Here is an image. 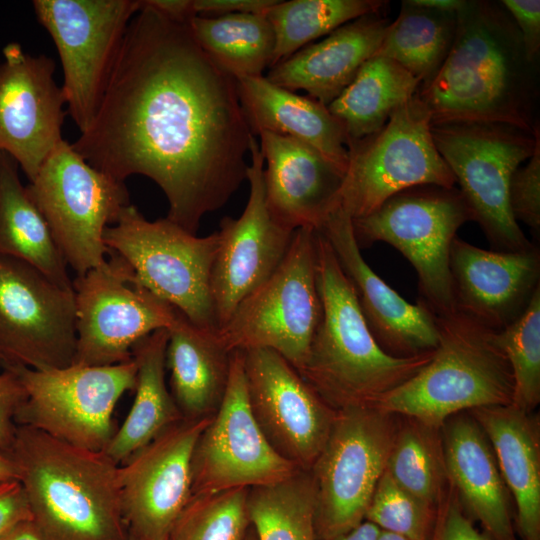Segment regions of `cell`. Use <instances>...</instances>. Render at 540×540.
<instances>
[{
	"label": "cell",
	"mask_w": 540,
	"mask_h": 540,
	"mask_svg": "<svg viewBox=\"0 0 540 540\" xmlns=\"http://www.w3.org/2000/svg\"><path fill=\"white\" fill-rule=\"evenodd\" d=\"M429 540H490L475 528L449 484L440 501Z\"/></svg>",
	"instance_id": "42"
},
{
	"label": "cell",
	"mask_w": 540,
	"mask_h": 540,
	"mask_svg": "<svg viewBox=\"0 0 540 540\" xmlns=\"http://www.w3.org/2000/svg\"><path fill=\"white\" fill-rule=\"evenodd\" d=\"M456 310L500 331L526 310L540 287V250H485L457 236L450 249Z\"/></svg>",
	"instance_id": "23"
},
{
	"label": "cell",
	"mask_w": 540,
	"mask_h": 540,
	"mask_svg": "<svg viewBox=\"0 0 540 540\" xmlns=\"http://www.w3.org/2000/svg\"><path fill=\"white\" fill-rule=\"evenodd\" d=\"M2 54L0 152L10 155L31 182L64 140L66 100L54 79L52 58L32 56L15 42L8 43Z\"/></svg>",
	"instance_id": "21"
},
{
	"label": "cell",
	"mask_w": 540,
	"mask_h": 540,
	"mask_svg": "<svg viewBox=\"0 0 540 540\" xmlns=\"http://www.w3.org/2000/svg\"><path fill=\"white\" fill-rule=\"evenodd\" d=\"M14 371L26 397L16 414L18 426L40 430L80 448L104 452L113 434L112 415L121 396L136 386L133 358L109 366Z\"/></svg>",
	"instance_id": "13"
},
{
	"label": "cell",
	"mask_w": 540,
	"mask_h": 540,
	"mask_svg": "<svg viewBox=\"0 0 540 540\" xmlns=\"http://www.w3.org/2000/svg\"><path fill=\"white\" fill-rule=\"evenodd\" d=\"M316 250L322 317L299 374L336 411L375 407L385 394L419 372L434 350L408 357L385 352L368 328L328 240L318 230Z\"/></svg>",
	"instance_id": "4"
},
{
	"label": "cell",
	"mask_w": 540,
	"mask_h": 540,
	"mask_svg": "<svg viewBox=\"0 0 540 540\" xmlns=\"http://www.w3.org/2000/svg\"><path fill=\"white\" fill-rule=\"evenodd\" d=\"M167 330L169 389L182 417L213 416L226 392L232 352L216 332L195 326L179 310Z\"/></svg>",
	"instance_id": "29"
},
{
	"label": "cell",
	"mask_w": 540,
	"mask_h": 540,
	"mask_svg": "<svg viewBox=\"0 0 540 540\" xmlns=\"http://www.w3.org/2000/svg\"><path fill=\"white\" fill-rule=\"evenodd\" d=\"M376 540H409V539L402 537L400 535L393 534V533L380 531Z\"/></svg>",
	"instance_id": "52"
},
{
	"label": "cell",
	"mask_w": 540,
	"mask_h": 540,
	"mask_svg": "<svg viewBox=\"0 0 540 540\" xmlns=\"http://www.w3.org/2000/svg\"><path fill=\"white\" fill-rule=\"evenodd\" d=\"M188 27L208 56L236 80L263 76L271 67L275 37L265 13L196 15Z\"/></svg>",
	"instance_id": "33"
},
{
	"label": "cell",
	"mask_w": 540,
	"mask_h": 540,
	"mask_svg": "<svg viewBox=\"0 0 540 540\" xmlns=\"http://www.w3.org/2000/svg\"><path fill=\"white\" fill-rule=\"evenodd\" d=\"M245 540H256L255 533L252 526H250Z\"/></svg>",
	"instance_id": "53"
},
{
	"label": "cell",
	"mask_w": 540,
	"mask_h": 540,
	"mask_svg": "<svg viewBox=\"0 0 540 540\" xmlns=\"http://www.w3.org/2000/svg\"><path fill=\"white\" fill-rule=\"evenodd\" d=\"M248 401L272 448L301 470H310L325 445L337 411L281 355L244 350Z\"/></svg>",
	"instance_id": "18"
},
{
	"label": "cell",
	"mask_w": 540,
	"mask_h": 540,
	"mask_svg": "<svg viewBox=\"0 0 540 540\" xmlns=\"http://www.w3.org/2000/svg\"><path fill=\"white\" fill-rule=\"evenodd\" d=\"M249 488L191 496L167 540H245L251 526Z\"/></svg>",
	"instance_id": "38"
},
{
	"label": "cell",
	"mask_w": 540,
	"mask_h": 540,
	"mask_svg": "<svg viewBox=\"0 0 540 540\" xmlns=\"http://www.w3.org/2000/svg\"><path fill=\"white\" fill-rule=\"evenodd\" d=\"M10 457L40 540H129L119 465L105 452L18 426Z\"/></svg>",
	"instance_id": "3"
},
{
	"label": "cell",
	"mask_w": 540,
	"mask_h": 540,
	"mask_svg": "<svg viewBox=\"0 0 540 540\" xmlns=\"http://www.w3.org/2000/svg\"><path fill=\"white\" fill-rule=\"evenodd\" d=\"M436 148L451 172L472 217L493 250L531 246L508 203L513 172L529 159L540 141L539 129L486 122L431 124Z\"/></svg>",
	"instance_id": "6"
},
{
	"label": "cell",
	"mask_w": 540,
	"mask_h": 540,
	"mask_svg": "<svg viewBox=\"0 0 540 540\" xmlns=\"http://www.w3.org/2000/svg\"><path fill=\"white\" fill-rule=\"evenodd\" d=\"M436 322L431 360L375 408L441 428L457 413L513 404V375L497 331L457 310L436 316Z\"/></svg>",
	"instance_id": "5"
},
{
	"label": "cell",
	"mask_w": 540,
	"mask_h": 540,
	"mask_svg": "<svg viewBox=\"0 0 540 540\" xmlns=\"http://www.w3.org/2000/svg\"><path fill=\"white\" fill-rule=\"evenodd\" d=\"M494 450L504 482L516 506L521 540H540L539 417L514 405L468 411Z\"/></svg>",
	"instance_id": "28"
},
{
	"label": "cell",
	"mask_w": 540,
	"mask_h": 540,
	"mask_svg": "<svg viewBox=\"0 0 540 540\" xmlns=\"http://www.w3.org/2000/svg\"><path fill=\"white\" fill-rule=\"evenodd\" d=\"M456 28L457 12L437 11L405 0L375 55L398 63L417 78L422 87L441 69L451 50Z\"/></svg>",
	"instance_id": "34"
},
{
	"label": "cell",
	"mask_w": 540,
	"mask_h": 540,
	"mask_svg": "<svg viewBox=\"0 0 540 540\" xmlns=\"http://www.w3.org/2000/svg\"><path fill=\"white\" fill-rule=\"evenodd\" d=\"M33 8L57 48L67 112L82 133L96 114L141 0H35Z\"/></svg>",
	"instance_id": "15"
},
{
	"label": "cell",
	"mask_w": 540,
	"mask_h": 540,
	"mask_svg": "<svg viewBox=\"0 0 540 540\" xmlns=\"http://www.w3.org/2000/svg\"><path fill=\"white\" fill-rule=\"evenodd\" d=\"M299 470L260 430L248 401L243 352L233 351L223 400L193 450L191 496L273 484Z\"/></svg>",
	"instance_id": "17"
},
{
	"label": "cell",
	"mask_w": 540,
	"mask_h": 540,
	"mask_svg": "<svg viewBox=\"0 0 540 540\" xmlns=\"http://www.w3.org/2000/svg\"><path fill=\"white\" fill-rule=\"evenodd\" d=\"M397 416L385 471L404 490L438 507L449 486L441 428Z\"/></svg>",
	"instance_id": "35"
},
{
	"label": "cell",
	"mask_w": 540,
	"mask_h": 540,
	"mask_svg": "<svg viewBox=\"0 0 540 540\" xmlns=\"http://www.w3.org/2000/svg\"><path fill=\"white\" fill-rule=\"evenodd\" d=\"M168 330H155L131 350L137 367L132 406L105 454L118 465L162 431L183 419L166 383Z\"/></svg>",
	"instance_id": "30"
},
{
	"label": "cell",
	"mask_w": 540,
	"mask_h": 540,
	"mask_svg": "<svg viewBox=\"0 0 540 540\" xmlns=\"http://www.w3.org/2000/svg\"><path fill=\"white\" fill-rule=\"evenodd\" d=\"M318 231L328 240L354 288L367 326L382 349L396 357L435 350L436 316L425 304L405 300L370 268L356 241L352 218L338 206Z\"/></svg>",
	"instance_id": "22"
},
{
	"label": "cell",
	"mask_w": 540,
	"mask_h": 540,
	"mask_svg": "<svg viewBox=\"0 0 540 540\" xmlns=\"http://www.w3.org/2000/svg\"><path fill=\"white\" fill-rule=\"evenodd\" d=\"M467 221H472L471 213L456 187L421 185L393 195L369 215L352 219V225L360 248L385 242L411 263L419 302L442 316L456 311L450 249Z\"/></svg>",
	"instance_id": "7"
},
{
	"label": "cell",
	"mask_w": 540,
	"mask_h": 540,
	"mask_svg": "<svg viewBox=\"0 0 540 540\" xmlns=\"http://www.w3.org/2000/svg\"><path fill=\"white\" fill-rule=\"evenodd\" d=\"M252 136L236 79L187 24L141 0L96 114L71 145L116 180H153L168 200L166 218L196 234L247 179Z\"/></svg>",
	"instance_id": "1"
},
{
	"label": "cell",
	"mask_w": 540,
	"mask_h": 540,
	"mask_svg": "<svg viewBox=\"0 0 540 540\" xmlns=\"http://www.w3.org/2000/svg\"><path fill=\"white\" fill-rule=\"evenodd\" d=\"M387 3L383 0H278L265 12L275 37L271 67L340 26L381 12Z\"/></svg>",
	"instance_id": "36"
},
{
	"label": "cell",
	"mask_w": 540,
	"mask_h": 540,
	"mask_svg": "<svg viewBox=\"0 0 540 540\" xmlns=\"http://www.w3.org/2000/svg\"><path fill=\"white\" fill-rule=\"evenodd\" d=\"M4 540H40L31 522L26 521L18 525Z\"/></svg>",
	"instance_id": "50"
},
{
	"label": "cell",
	"mask_w": 540,
	"mask_h": 540,
	"mask_svg": "<svg viewBox=\"0 0 540 540\" xmlns=\"http://www.w3.org/2000/svg\"><path fill=\"white\" fill-rule=\"evenodd\" d=\"M0 256L24 261L58 286L73 289L67 263L19 178V165L0 152Z\"/></svg>",
	"instance_id": "31"
},
{
	"label": "cell",
	"mask_w": 540,
	"mask_h": 540,
	"mask_svg": "<svg viewBox=\"0 0 540 540\" xmlns=\"http://www.w3.org/2000/svg\"><path fill=\"white\" fill-rule=\"evenodd\" d=\"M508 203L516 222L528 226L534 236L540 235V141L524 166L512 174Z\"/></svg>",
	"instance_id": "41"
},
{
	"label": "cell",
	"mask_w": 540,
	"mask_h": 540,
	"mask_svg": "<svg viewBox=\"0 0 540 540\" xmlns=\"http://www.w3.org/2000/svg\"><path fill=\"white\" fill-rule=\"evenodd\" d=\"M247 180L250 193L238 218L220 221L218 249L211 271V296L218 329L237 306L279 267L295 231L278 224L265 200L264 158L256 136L249 148ZM218 331V330H217Z\"/></svg>",
	"instance_id": "19"
},
{
	"label": "cell",
	"mask_w": 540,
	"mask_h": 540,
	"mask_svg": "<svg viewBox=\"0 0 540 540\" xmlns=\"http://www.w3.org/2000/svg\"><path fill=\"white\" fill-rule=\"evenodd\" d=\"M316 261V230H295L279 267L216 332L225 348L270 349L299 372L322 317Z\"/></svg>",
	"instance_id": "9"
},
{
	"label": "cell",
	"mask_w": 540,
	"mask_h": 540,
	"mask_svg": "<svg viewBox=\"0 0 540 540\" xmlns=\"http://www.w3.org/2000/svg\"><path fill=\"white\" fill-rule=\"evenodd\" d=\"M105 261L72 281L76 306L73 364L109 366L132 359V347L168 329L178 309L142 286L130 265L110 250Z\"/></svg>",
	"instance_id": "14"
},
{
	"label": "cell",
	"mask_w": 540,
	"mask_h": 540,
	"mask_svg": "<svg viewBox=\"0 0 540 540\" xmlns=\"http://www.w3.org/2000/svg\"><path fill=\"white\" fill-rule=\"evenodd\" d=\"M26 392L18 375L3 368L0 372V454L10 456L17 435L16 414Z\"/></svg>",
	"instance_id": "43"
},
{
	"label": "cell",
	"mask_w": 540,
	"mask_h": 540,
	"mask_svg": "<svg viewBox=\"0 0 540 540\" xmlns=\"http://www.w3.org/2000/svg\"><path fill=\"white\" fill-rule=\"evenodd\" d=\"M536 63L501 2L464 0L451 50L436 77L418 89L431 124L501 123L534 133Z\"/></svg>",
	"instance_id": "2"
},
{
	"label": "cell",
	"mask_w": 540,
	"mask_h": 540,
	"mask_svg": "<svg viewBox=\"0 0 540 540\" xmlns=\"http://www.w3.org/2000/svg\"><path fill=\"white\" fill-rule=\"evenodd\" d=\"M455 184L433 141L430 114L416 93L392 113L382 129L349 145L339 207L356 219L406 189Z\"/></svg>",
	"instance_id": "12"
},
{
	"label": "cell",
	"mask_w": 540,
	"mask_h": 540,
	"mask_svg": "<svg viewBox=\"0 0 540 540\" xmlns=\"http://www.w3.org/2000/svg\"><path fill=\"white\" fill-rule=\"evenodd\" d=\"M236 85L252 135L267 131L306 143L346 173L349 139L326 105L264 76L237 79Z\"/></svg>",
	"instance_id": "27"
},
{
	"label": "cell",
	"mask_w": 540,
	"mask_h": 540,
	"mask_svg": "<svg viewBox=\"0 0 540 540\" xmlns=\"http://www.w3.org/2000/svg\"><path fill=\"white\" fill-rule=\"evenodd\" d=\"M420 81L395 61L374 55L327 107L352 142L378 132L411 99Z\"/></svg>",
	"instance_id": "32"
},
{
	"label": "cell",
	"mask_w": 540,
	"mask_h": 540,
	"mask_svg": "<svg viewBox=\"0 0 540 540\" xmlns=\"http://www.w3.org/2000/svg\"><path fill=\"white\" fill-rule=\"evenodd\" d=\"M73 289L58 286L30 264L0 256V365L34 370L73 364Z\"/></svg>",
	"instance_id": "16"
},
{
	"label": "cell",
	"mask_w": 540,
	"mask_h": 540,
	"mask_svg": "<svg viewBox=\"0 0 540 540\" xmlns=\"http://www.w3.org/2000/svg\"><path fill=\"white\" fill-rule=\"evenodd\" d=\"M512 371L514 406L532 412L540 402V287L523 314L497 331Z\"/></svg>",
	"instance_id": "39"
},
{
	"label": "cell",
	"mask_w": 540,
	"mask_h": 540,
	"mask_svg": "<svg viewBox=\"0 0 540 540\" xmlns=\"http://www.w3.org/2000/svg\"><path fill=\"white\" fill-rule=\"evenodd\" d=\"M211 418H183L118 466L121 507L130 536L168 537L191 498L192 454Z\"/></svg>",
	"instance_id": "20"
},
{
	"label": "cell",
	"mask_w": 540,
	"mask_h": 540,
	"mask_svg": "<svg viewBox=\"0 0 540 540\" xmlns=\"http://www.w3.org/2000/svg\"><path fill=\"white\" fill-rule=\"evenodd\" d=\"M26 190L77 276L105 261L110 249L104 231L131 204L124 182L90 165L63 140Z\"/></svg>",
	"instance_id": "10"
},
{
	"label": "cell",
	"mask_w": 540,
	"mask_h": 540,
	"mask_svg": "<svg viewBox=\"0 0 540 540\" xmlns=\"http://www.w3.org/2000/svg\"><path fill=\"white\" fill-rule=\"evenodd\" d=\"M436 512L437 507L404 490L384 470L370 499L365 521L380 531L409 540H429Z\"/></svg>",
	"instance_id": "40"
},
{
	"label": "cell",
	"mask_w": 540,
	"mask_h": 540,
	"mask_svg": "<svg viewBox=\"0 0 540 540\" xmlns=\"http://www.w3.org/2000/svg\"><path fill=\"white\" fill-rule=\"evenodd\" d=\"M17 480V469L10 456L0 454V482Z\"/></svg>",
	"instance_id": "51"
},
{
	"label": "cell",
	"mask_w": 540,
	"mask_h": 540,
	"mask_svg": "<svg viewBox=\"0 0 540 540\" xmlns=\"http://www.w3.org/2000/svg\"><path fill=\"white\" fill-rule=\"evenodd\" d=\"M168 537H165V538H160V539H155V540H167ZM129 540H146V539H141V538H137V537H134V536H130L129 535Z\"/></svg>",
	"instance_id": "54"
},
{
	"label": "cell",
	"mask_w": 540,
	"mask_h": 540,
	"mask_svg": "<svg viewBox=\"0 0 540 540\" xmlns=\"http://www.w3.org/2000/svg\"><path fill=\"white\" fill-rule=\"evenodd\" d=\"M441 426L449 484L471 520L479 522L490 540H517L510 492L485 432L466 411Z\"/></svg>",
	"instance_id": "25"
},
{
	"label": "cell",
	"mask_w": 540,
	"mask_h": 540,
	"mask_svg": "<svg viewBox=\"0 0 540 540\" xmlns=\"http://www.w3.org/2000/svg\"><path fill=\"white\" fill-rule=\"evenodd\" d=\"M390 23L382 11L354 19L269 68L266 78L328 106L376 54Z\"/></svg>",
	"instance_id": "26"
},
{
	"label": "cell",
	"mask_w": 540,
	"mask_h": 540,
	"mask_svg": "<svg viewBox=\"0 0 540 540\" xmlns=\"http://www.w3.org/2000/svg\"><path fill=\"white\" fill-rule=\"evenodd\" d=\"M513 19L522 38L527 59L536 63L540 51V1H500Z\"/></svg>",
	"instance_id": "44"
},
{
	"label": "cell",
	"mask_w": 540,
	"mask_h": 540,
	"mask_svg": "<svg viewBox=\"0 0 540 540\" xmlns=\"http://www.w3.org/2000/svg\"><path fill=\"white\" fill-rule=\"evenodd\" d=\"M412 4L444 12H457L464 0H409Z\"/></svg>",
	"instance_id": "49"
},
{
	"label": "cell",
	"mask_w": 540,
	"mask_h": 540,
	"mask_svg": "<svg viewBox=\"0 0 540 540\" xmlns=\"http://www.w3.org/2000/svg\"><path fill=\"white\" fill-rule=\"evenodd\" d=\"M380 530L372 523L363 521L351 531L331 540H376Z\"/></svg>",
	"instance_id": "48"
},
{
	"label": "cell",
	"mask_w": 540,
	"mask_h": 540,
	"mask_svg": "<svg viewBox=\"0 0 540 540\" xmlns=\"http://www.w3.org/2000/svg\"><path fill=\"white\" fill-rule=\"evenodd\" d=\"M278 0H193L196 15L215 17L229 14L265 13Z\"/></svg>",
	"instance_id": "46"
},
{
	"label": "cell",
	"mask_w": 540,
	"mask_h": 540,
	"mask_svg": "<svg viewBox=\"0 0 540 540\" xmlns=\"http://www.w3.org/2000/svg\"><path fill=\"white\" fill-rule=\"evenodd\" d=\"M103 240L130 265L142 286L195 326L217 332L210 288L217 231L198 237L168 218L149 221L129 204L105 229Z\"/></svg>",
	"instance_id": "8"
},
{
	"label": "cell",
	"mask_w": 540,
	"mask_h": 540,
	"mask_svg": "<svg viewBox=\"0 0 540 540\" xmlns=\"http://www.w3.org/2000/svg\"><path fill=\"white\" fill-rule=\"evenodd\" d=\"M155 10L172 21L187 24L196 16L193 0H145Z\"/></svg>",
	"instance_id": "47"
},
{
	"label": "cell",
	"mask_w": 540,
	"mask_h": 540,
	"mask_svg": "<svg viewBox=\"0 0 540 540\" xmlns=\"http://www.w3.org/2000/svg\"><path fill=\"white\" fill-rule=\"evenodd\" d=\"M247 504L256 540H317L314 485L309 470L249 488Z\"/></svg>",
	"instance_id": "37"
},
{
	"label": "cell",
	"mask_w": 540,
	"mask_h": 540,
	"mask_svg": "<svg viewBox=\"0 0 540 540\" xmlns=\"http://www.w3.org/2000/svg\"><path fill=\"white\" fill-rule=\"evenodd\" d=\"M30 520V510L19 481H1L0 540H4L18 525Z\"/></svg>",
	"instance_id": "45"
},
{
	"label": "cell",
	"mask_w": 540,
	"mask_h": 540,
	"mask_svg": "<svg viewBox=\"0 0 540 540\" xmlns=\"http://www.w3.org/2000/svg\"><path fill=\"white\" fill-rule=\"evenodd\" d=\"M396 424V415L375 407L337 411L327 441L309 470L317 540H331L365 521Z\"/></svg>",
	"instance_id": "11"
},
{
	"label": "cell",
	"mask_w": 540,
	"mask_h": 540,
	"mask_svg": "<svg viewBox=\"0 0 540 540\" xmlns=\"http://www.w3.org/2000/svg\"><path fill=\"white\" fill-rule=\"evenodd\" d=\"M257 136L266 164L265 200L272 218L292 231L319 230L339 206L345 172L306 143L267 131Z\"/></svg>",
	"instance_id": "24"
}]
</instances>
